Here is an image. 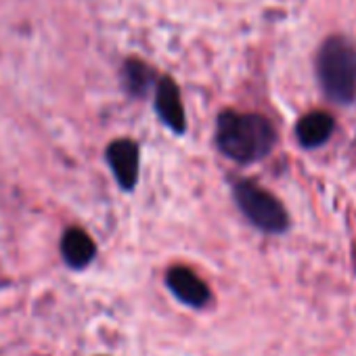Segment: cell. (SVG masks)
<instances>
[{
  "instance_id": "obj_1",
  "label": "cell",
  "mask_w": 356,
  "mask_h": 356,
  "mask_svg": "<svg viewBox=\"0 0 356 356\" xmlns=\"http://www.w3.org/2000/svg\"><path fill=\"white\" fill-rule=\"evenodd\" d=\"M214 138L225 157L248 165L273 153L277 145V130L273 122L260 113L225 109L218 113Z\"/></svg>"
},
{
  "instance_id": "obj_2",
  "label": "cell",
  "mask_w": 356,
  "mask_h": 356,
  "mask_svg": "<svg viewBox=\"0 0 356 356\" xmlns=\"http://www.w3.org/2000/svg\"><path fill=\"white\" fill-rule=\"evenodd\" d=\"M316 76L333 103L352 105L356 101V44L341 34L329 36L316 55Z\"/></svg>"
},
{
  "instance_id": "obj_3",
  "label": "cell",
  "mask_w": 356,
  "mask_h": 356,
  "mask_svg": "<svg viewBox=\"0 0 356 356\" xmlns=\"http://www.w3.org/2000/svg\"><path fill=\"white\" fill-rule=\"evenodd\" d=\"M231 191L239 212L248 218L252 227L266 235H283L289 231V214L270 191L262 189L254 181H248V178L233 181Z\"/></svg>"
},
{
  "instance_id": "obj_4",
  "label": "cell",
  "mask_w": 356,
  "mask_h": 356,
  "mask_svg": "<svg viewBox=\"0 0 356 356\" xmlns=\"http://www.w3.org/2000/svg\"><path fill=\"white\" fill-rule=\"evenodd\" d=\"M153 107L161 124L174 134L187 132V111L183 105V95L176 80L170 76H159L153 88Z\"/></svg>"
},
{
  "instance_id": "obj_5",
  "label": "cell",
  "mask_w": 356,
  "mask_h": 356,
  "mask_svg": "<svg viewBox=\"0 0 356 356\" xmlns=\"http://www.w3.org/2000/svg\"><path fill=\"white\" fill-rule=\"evenodd\" d=\"M105 161L122 191L130 193L138 183L140 151L132 138H115L105 149Z\"/></svg>"
},
{
  "instance_id": "obj_6",
  "label": "cell",
  "mask_w": 356,
  "mask_h": 356,
  "mask_svg": "<svg viewBox=\"0 0 356 356\" xmlns=\"http://www.w3.org/2000/svg\"><path fill=\"white\" fill-rule=\"evenodd\" d=\"M165 287L178 302L195 310H202L212 302V291L208 283L187 266H172L165 273Z\"/></svg>"
},
{
  "instance_id": "obj_7",
  "label": "cell",
  "mask_w": 356,
  "mask_h": 356,
  "mask_svg": "<svg viewBox=\"0 0 356 356\" xmlns=\"http://www.w3.org/2000/svg\"><path fill=\"white\" fill-rule=\"evenodd\" d=\"M59 250H61L63 262L74 270H82V268L90 266V262L97 256V245H95L92 237L80 227H70L63 233Z\"/></svg>"
},
{
  "instance_id": "obj_8",
  "label": "cell",
  "mask_w": 356,
  "mask_h": 356,
  "mask_svg": "<svg viewBox=\"0 0 356 356\" xmlns=\"http://www.w3.org/2000/svg\"><path fill=\"white\" fill-rule=\"evenodd\" d=\"M159 80V74L155 67H151L147 61L130 57L122 65V88L132 99H147L153 95V88Z\"/></svg>"
},
{
  "instance_id": "obj_9",
  "label": "cell",
  "mask_w": 356,
  "mask_h": 356,
  "mask_svg": "<svg viewBox=\"0 0 356 356\" xmlns=\"http://www.w3.org/2000/svg\"><path fill=\"white\" fill-rule=\"evenodd\" d=\"M335 130V120L327 111H310L296 124V138L304 149L323 147Z\"/></svg>"
}]
</instances>
